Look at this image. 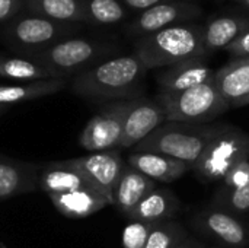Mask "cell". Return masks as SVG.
<instances>
[{
    "label": "cell",
    "instance_id": "f1b7e54d",
    "mask_svg": "<svg viewBox=\"0 0 249 248\" xmlns=\"http://www.w3.org/2000/svg\"><path fill=\"white\" fill-rule=\"evenodd\" d=\"M249 181V161H242L233 167L226 177L220 181V190H236L244 187Z\"/></svg>",
    "mask_w": 249,
    "mask_h": 248
},
{
    "label": "cell",
    "instance_id": "8992f818",
    "mask_svg": "<svg viewBox=\"0 0 249 248\" xmlns=\"http://www.w3.org/2000/svg\"><path fill=\"white\" fill-rule=\"evenodd\" d=\"M115 51L117 48L111 44L83 38H67L29 58L47 69L53 77L66 79L70 75L76 76L111 58Z\"/></svg>",
    "mask_w": 249,
    "mask_h": 248
},
{
    "label": "cell",
    "instance_id": "7a4b0ae2",
    "mask_svg": "<svg viewBox=\"0 0 249 248\" xmlns=\"http://www.w3.org/2000/svg\"><path fill=\"white\" fill-rule=\"evenodd\" d=\"M134 54L147 70L163 69L190 58H206L203 25L182 23L137 38Z\"/></svg>",
    "mask_w": 249,
    "mask_h": 248
},
{
    "label": "cell",
    "instance_id": "7402d4cb",
    "mask_svg": "<svg viewBox=\"0 0 249 248\" xmlns=\"http://www.w3.org/2000/svg\"><path fill=\"white\" fill-rule=\"evenodd\" d=\"M39 183L41 189L47 194H60L74 190H93L89 183L77 171L70 168L64 161L48 167L42 172Z\"/></svg>",
    "mask_w": 249,
    "mask_h": 248
},
{
    "label": "cell",
    "instance_id": "d4e9b609",
    "mask_svg": "<svg viewBox=\"0 0 249 248\" xmlns=\"http://www.w3.org/2000/svg\"><path fill=\"white\" fill-rule=\"evenodd\" d=\"M88 22L112 25L125 19L127 10L118 0H85Z\"/></svg>",
    "mask_w": 249,
    "mask_h": 248
},
{
    "label": "cell",
    "instance_id": "e575fe53",
    "mask_svg": "<svg viewBox=\"0 0 249 248\" xmlns=\"http://www.w3.org/2000/svg\"><path fill=\"white\" fill-rule=\"evenodd\" d=\"M238 6H241L245 12H249V0H233Z\"/></svg>",
    "mask_w": 249,
    "mask_h": 248
},
{
    "label": "cell",
    "instance_id": "ac0fdd59",
    "mask_svg": "<svg viewBox=\"0 0 249 248\" xmlns=\"http://www.w3.org/2000/svg\"><path fill=\"white\" fill-rule=\"evenodd\" d=\"M213 82L222 98L232 107L249 94V57L232 58L216 70Z\"/></svg>",
    "mask_w": 249,
    "mask_h": 248
},
{
    "label": "cell",
    "instance_id": "6da1fadb",
    "mask_svg": "<svg viewBox=\"0 0 249 248\" xmlns=\"http://www.w3.org/2000/svg\"><path fill=\"white\" fill-rule=\"evenodd\" d=\"M146 66L133 53L117 56L79 73L71 80V91L98 102L131 101L144 96Z\"/></svg>",
    "mask_w": 249,
    "mask_h": 248
},
{
    "label": "cell",
    "instance_id": "4dcf8cb0",
    "mask_svg": "<svg viewBox=\"0 0 249 248\" xmlns=\"http://www.w3.org/2000/svg\"><path fill=\"white\" fill-rule=\"evenodd\" d=\"M23 10V0H0V23L9 22Z\"/></svg>",
    "mask_w": 249,
    "mask_h": 248
},
{
    "label": "cell",
    "instance_id": "83f0119b",
    "mask_svg": "<svg viewBox=\"0 0 249 248\" xmlns=\"http://www.w3.org/2000/svg\"><path fill=\"white\" fill-rule=\"evenodd\" d=\"M153 225L142 221H130L123 231V248H144Z\"/></svg>",
    "mask_w": 249,
    "mask_h": 248
},
{
    "label": "cell",
    "instance_id": "f546056e",
    "mask_svg": "<svg viewBox=\"0 0 249 248\" xmlns=\"http://www.w3.org/2000/svg\"><path fill=\"white\" fill-rule=\"evenodd\" d=\"M225 51L231 54L232 58H241V57H249V28L239 35L233 42H231Z\"/></svg>",
    "mask_w": 249,
    "mask_h": 248
},
{
    "label": "cell",
    "instance_id": "30bf717a",
    "mask_svg": "<svg viewBox=\"0 0 249 248\" xmlns=\"http://www.w3.org/2000/svg\"><path fill=\"white\" fill-rule=\"evenodd\" d=\"M203 15V7L193 0L168 1L142 12L127 25V34L137 39L171 26L193 23Z\"/></svg>",
    "mask_w": 249,
    "mask_h": 248
},
{
    "label": "cell",
    "instance_id": "484cf974",
    "mask_svg": "<svg viewBox=\"0 0 249 248\" xmlns=\"http://www.w3.org/2000/svg\"><path fill=\"white\" fill-rule=\"evenodd\" d=\"M188 237L184 227L177 221L155 224L144 248H175Z\"/></svg>",
    "mask_w": 249,
    "mask_h": 248
},
{
    "label": "cell",
    "instance_id": "8fae6325",
    "mask_svg": "<svg viewBox=\"0 0 249 248\" xmlns=\"http://www.w3.org/2000/svg\"><path fill=\"white\" fill-rule=\"evenodd\" d=\"M193 227L209 238L229 248L249 247V227L239 218L214 205L198 210Z\"/></svg>",
    "mask_w": 249,
    "mask_h": 248
},
{
    "label": "cell",
    "instance_id": "5bb4252c",
    "mask_svg": "<svg viewBox=\"0 0 249 248\" xmlns=\"http://www.w3.org/2000/svg\"><path fill=\"white\" fill-rule=\"evenodd\" d=\"M249 28V12L223 13L209 19L203 25V45L207 58L219 51L225 50L239 35Z\"/></svg>",
    "mask_w": 249,
    "mask_h": 248
},
{
    "label": "cell",
    "instance_id": "4fadbf2b",
    "mask_svg": "<svg viewBox=\"0 0 249 248\" xmlns=\"http://www.w3.org/2000/svg\"><path fill=\"white\" fill-rule=\"evenodd\" d=\"M214 75L216 70L207 64L206 58H190L160 69L156 82L160 92H181L213 82Z\"/></svg>",
    "mask_w": 249,
    "mask_h": 248
},
{
    "label": "cell",
    "instance_id": "1f68e13d",
    "mask_svg": "<svg viewBox=\"0 0 249 248\" xmlns=\"http://www.w3.org/2000/svg\"><path fill=\"white\" fill-rule=\"evenodd\" d=\"M124 4L133 10H140V12H144L150 7H155L158 4H162V3H168V1H177V0H123Z\"/></svg>",
    "mask_w": 249,
    "mask_h": 248
},
{
    "label": "cell",
    "instance_id": "2e32d148",
    "mask_svg": "<svg viewBox=\"0 0 249 248\" xmlns=\"http://www.w3.org/2000/svg\"><path fill=\"white\" fill-rule=\"evenodd\" d=\"M181 209L182 203L172 190L156 187L133 209V212L127 218L130 221L160 224L166 221H174Z\"/></svg>",
    "mask_w": 249,
    "mask_h": 248
},
{
    "label": "cell",
    "instance_id": "d6986e66",
    "mask_svg": "<svg viewBox=\"0 0 249 248\" xmlns=\"http://www.w3.org/2000/svg\"><path fill=\"white\" fill-rule=\"evenodd\" d=\"M48 196L54 208L67 218H86L109 205L104 196L93 190H74Z\"/></svg>",
    "mask_w": 249,
    "mask_h": 248
},
{
    "label": "cell",
    "instance_id": "d590c367",
    "mask_svg": "<svg viewBox=\"0 0 249 248\" xmlns=\"http://www.w3.org/2000/svg\"><path fill=\"white\" fill-rule=\"evenodd\" d=\"M206 248H222V247H206Z\"/></svg>",
    "mask_w": 249,
    "mask_h": 248
},
{
    "label": "cell",
    "instance_id": "277c9868",
    "mask_svg": "<svg viewBox=\"0 0 249 248\" xmlns=\"http://www.w3.org/2000/svg\"><path fill=\"white\" fill-rule=\"evenodd\" d=\"M77 29V23L58 22L31 13H19L12 20L6 22L0 35L7 47L29 58L51 45L70 38Z\"/></svg>",
    "mask_w": 249,
    "mask_h": 248
},
{
    "label": "cell",
    "instance_id": "836d02e7",
    "mask_svg": "<svg viewBox=\"0 0 249 248\" xmlns=\"http://www.w3.org/2000/svg\"><path fill=\"white\" fill-rule=\"evenodd\" d=\"M249 105V94L247 95V96H244L242 99H239L238 102H235L232 107L233 108H242V107H248Z\"/></svg>",
    "mask_w": 249,
    "mask_h": 248
},
{
    "label": "cell",
    "instance_id": "44dd1931",
    "mask_svg": "<svg viewBox=\"0 0 249 248\" xmlns=\"http://www.w3.org/2000/svg\"><path fill=\"white\" fill-rule=\"evenodd\" d=\"M67 85L66 79H42L31 82H16L15 85H0V107L54 95Z\"/></svg>",
    "mask_w": 249,
    "mask_h": 248
},
{
    "label": "cell",
    "instance_id": "ffe728a7",
    "mask_svg": "<svg viewBox=\"0 0 249 248\" xmlns=\"http://www.w3.org/2000/svg\"><path fill=\"white\" fill-rule=\"evenodd\" d=\"M23 10L58 22H88L85 0H23Z\"/></svg>",
    "mask_w": 249,
    "mask_h": 248
},
{
    "label": "cell",
    "instance_id": "d6a6232c",
    "mask_svg": "<svg viewBox=\"0 0 249 248\" xmlns=\"http://www.w3.org/2000/svg\"><path fill=\"white\" fill-rule=\"evenodd\" d=\"M175 248H206L198 240H196V238H191L190 235L181 243V244H178Z\"/></svg>",
    "mask_w": 249,
    "mask_h": 248
},
{
    "label": "cell",
    "instance_id": "5b68a950",
    "mask_svg": "<svg viewBox=\"0 0 249 248\" xmlns=\"http://www.w3.org/2000/svg\"><path fill=\"white\" fill-rule=\"evenodd\" d=\"M242 161H249V133L238 126L219 123L216 133L191 170L201 181L216 183Z\"/></svg>",
    "mask_w": 249,
    "mask_h": 248
},
{
    "label": "cell",
    "instance_id": "3957f363",
    "mask_svg": "<svg viewBox=\"0 0 249 248\" xmlns=\"http://www.w3.org/2000/svg\"><path fill=\"white\" fill-rule=\"evenodd\" d=\"M217 124H191L165 121L146 139L133 148V152L162 153L188 164L191 168L203 155Z\"/></svg>",
    "mask_w": 249,
    "mask_h": 248
},
{
    "label": "cell",
    "instance_id": "7c38bea8",
    "mask_svg": "<svg viewBox=\"0 0 249 248\" xmlns=\"http://www.w3.org/2000/svg\"><path fill=\"white\" fill-rule=\"evenodd\" d=\"M165 121V113L156 99L146 96L133 99L124 121L120 148H134Z\"/></svg>",
    "mask_w": 249,
    "mask_h": 248
},
{
    "label": "cell",
    "instance_id": "603a6c76",
    "mask_svg": "<svg viewBox=\"0 0 249 248\" xmlns=\"http://www.w3.org/2000/svg\"><path fill=\"white\" fill-rule=\"evenodd\" d=\"M0 77L15 82H31L42 79H54L51 73L36 61L26 57L0 56Z\"/></svg>",
    "mask_w": 249,
    "mask_h": 248
},
{
    "label": "cell",
    "instance_id": "cb8c5ba5",
    "mask_svg": "<svg viewBox=\"0 0 249 248\" xmlns=\"http://www.w3.org/2000/svg\"><path fill=\"white\" fill-rule=\"evenodd\" d=\"M32 190V178L20 165L0 162V202Z\"/></svg>",
    "mask_w": 249,
    "mask_h": 248
},
{
    "label": "cell",
    "instance_id": "9c48e42d",
    "mask_svg": "<svg viewBox=\"0 0 249 248\" xmlns=\"http://www.w3.org/2000/svg\"><path fill=\"white\" fill-rule=\"evenodd\" d=\"M64 162L77 171L96 193L109 202V205H114V190L127 165L118 151L93 152Z\"/></svg>",
    "mask_w": 249,
    "mask_h": 248
},
{
    "label": "cell",
    "instance_id": "52a82bcc",
    "mask_svg": "<svg viewBox=\"0 0 249 248\" xmlns=\"http://www.w3.org/2000/svg\"><path fill=\"white\" fill-rule=\"evenodd\" d=\"M162 107L166 121L210 124L225 114L231 105L222 98L214 82L181 92H160L155 98Z\"/></svg>",
    "mask_w": 249,
    "mask_h": 248
},
{
    "label": "cell",
    "instance_id": "8d00e7d4",
    "mask_svg": "<svg viewBox=\"0 0 249 248\" xmlns=\"http://www.w3.org/2000/svg\"><path fill=\"white\" fill-rule=\"evenodd\" d=\"M3 108H4V107H0V111H1V110H3Z\"/></svg>",
    "mask_w": 249,
    "mask_h": 248
},
{
    "label": "cell",
    "instance_id": "4316f807",
    "mask_svg": "<svg viewBox=\"0 0 249 248\" xmlns=\"http://www.w3.org/2000/svg\"><path fill=\"white\" fill-rule=\"evenodd\" d=\"M216 208H220L235 216H242L249 213V181L236 190H217L213 197Z\"/></svg>",
    "mask_w": 249,
    "mask_h": 248
},
{
    "label": "cell",
    "instance_id": "9a60e30c",
    "mask_svg": "<svg viewBox=\"0 0 249 248\" xmlns=\"http://www.w3.org/2000/svg\"><path fill=\"white\" fill-rule=\"evenodd\" d=\"M127 164L155 183L169 184L182 178L191 167L179 159L153 153V152H131L127 158Z\"/></svg>",
    "mask_w": 249,
    "mask_h": 248
},
{
    "label": "cell",
    "instance_id": "ba28073f",
    "mask_svg": "<svg viewBox=\"0 0 249 248\" xmlns=\"http://www.w3.org/2000/svg\"><path fill=\"white\" fill-rule=\"evenodd\" d=\"M131 101H114L104 104L85 126L79 137L80 146L92 153L111 151L120 146L124 121L131 107Z\"/></svg>",
    "mask_w": 249,
    "mask_h": 248
},
{
    "label": "cell",
    "instance_id": "e0dca14e",
    "mask_svg": "<svg viewBox=\"0 0 249 248\" xmlns=\"http://www.w3.org/2000/svg\"><path fill=\"white\" fill-rule=\"evenodd\" d=\"M156 187L158 186L153 180L127 164L114 190V206L123 215L128 216L133 209Z\"/></svg>",
    "mask_w": 249,
    "mask_h": 248
}]
</instances>
